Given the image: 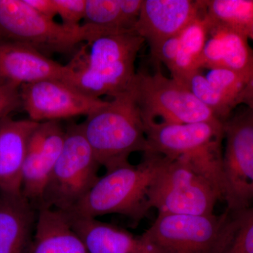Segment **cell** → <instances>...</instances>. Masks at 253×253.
I'll use <instances>...</instances> for the list:
<instances>
[{"label":"cell","instance_id":"1","mask_svg":"<svg viewBox=\"0 0 253 253\" xmlns=\"http://www.w3.org/2000/svg\"><path fill=\"white\" fill-rule=\"evenodd\" d=\"M145 42L134 31L101 35L86 43L69 63L66 83L84 94L111 98L129 91L136 76L135 62Z\"/></svg>","mask_w":253,"mask_h":253},{"label":"cell","instance_id":"2","mask_svg":"<svg viewBox=\"0 0 253 253\" xmlns=\"http://www.w3.org/2000/svg\"><path fill=\"white\" fill-rule=\"evenodd\" d=\"M144 123L148 145L146 153L184 163L206 179L224 201V123Z\"/></svg>","mask_w":253,"mask_h":253},{"label":"cell","instance_id":"3","mask_svg":"<svg viewBox=\"0 0 253 253\" xmlns=\"http://www.w3.org/2000/svg\"><path fill=\"white\" fill-rule=\"evenodd\" d=\"M138 165L130 163L106 172L70 212L76 217L94 218L110 214L126 216L134 225L148 214L149 191L166 158L144 153Z\"/></svg>","mask_w":253,"mask_h":253},{"label":"cell","instance_id":"4","mask_svg":"<svg viewBox=\"0 0 253 253\" xmlns=\"http://www.w3.org/2000/svg\"><path fill=\"white\" fill-rule=\"evenodd\" d=\"M81 126L98 162L106 172L129 163L133 153L148 151L142 115L131 88L108 101Z\"/></svg>","mask_w":253,"mask_h":253},{"label":"cell","instance_id":"5","mask_svg":"<svg viewBox=\"0 0 253 253\" xmlns=\"http://www.w3.org/2000/svg\"><path fill=\"white\" fill-rule=\"evenodd\" d=\"M113 33L81 25L69 27L36 12L24 0H0V41L26 44L42 54H67L81 43Z\"/></svg>","mask_w":253,"mask_h":253},{"label":"cell","instance_id":"6","mask_svg":"<svg viewBox=\"0 0 253 253\" xmlns=\"http://www.w3.org/2000/svg\"><path fill=\"white\" fill-rule=\"evenodd\" d=\"M235 213L210 215L161 214L141 234L160 253H224L230 242Z\"/></svg>","mask_w":253,"mask_h":253},{"label":"cell","instance_id":"7","mask_svg":"<svg viewBox=\"0 0 253 253\" xmlns=\"http://www.w3.org/2000/svg\"><path fill=\"white\" fill-rule=\"evenodd\" d=\"M100 167L81 124L68 126L62 151L46 184L39 209L70 212L96 184Z\"/></svg>","mask_w":253,"mask_h":253},{"label":"cell","instance_id":"8","mask_svg":"<svg viewBox=\"0 0 253 253\" xmlns=\"http://www.w3.org/2000/svg\"><path fill=\"white\" fill-rule=\"evenodd\" d=\"M219 200L217 191L203 176L168 158L149 191L150 208L161 214L210 215L214 214Z\"/></svg>","mask_w":253,"mask_h":253},{"label":"cell","instance_id":"9","mask_svg":"<svg viewBox=\"0 0 253 253\" xmlns=\"http://www.w3.org/2000/svg\"><path fill=\"white\" fill-rule=\"evenodd\" d=\"M131 90L144 122L157 118L171 123L219 121L187 88L163 76L160 69L153 74L138 71Z\"/></svg>","mask_w":253,"mask_h":253},{"label":"cell","instance_id":"10","mask_svg":"<svg viewBox=\"0 0 253 253\" xmlns=\"http://www.w3.org/2000/svg\"><path fill=\"white\" fill-rule=\"evenodd\" d=\"M223 154L227 210L239 212L253 207V113L240 110L224 123Z\"/></svg>","mask_w":253,"mask_h":253},{"label":"cell","instance_id":"11","mask_svg":"<svg viewBox=\"0 0 253 253\" xmlns=\"http://www.w3.org/2000/svg\"><path fill=\"white\" fill-rule=\"evenodd\" d=\"M21 106L29 119L38 123L86 116L108 101L84 94L63 81L46 80L20 87Z\"/></svg>","mask_w":253,"mask_h":253},{"label":"cell","instance_id":"12","mask_svg":"<svg viewBox=\"0 0 253 253\" xmlns=\"http://www.w3.org/2000/svg\"><path fill=\"white\" fill-rule=\"evenodd\" d=\"M66 136L59 121L40 123L28 145L22 169V194L39 209L43 194Z\"/></svg>","mask_w":253,"mask_h":253},{"label":"cell","instance_id":"13","mask_svg":"<svg viewBox=\"0 0 253 253\" xmlns=\"http://www.w3.org/2000/svg\"><path fill=\"white\" fill-rule=\"evenodd\" d=\"M204 11V0H143L134 31L149 44L150 54L180 34Z\"/></svg>","mask_w":253,"mask_h":253},{"label":"cell","instance_id":"14","mask_svg":"<svg viewBox=\"0 0 253 253\" xmlns=\"http://www.w3.org/2000/svg\"><path fill=\"white\" fill-rule=\"evenodd\" d=\"M71 73L69 64H60L31 46L0 41V86H21L46 80L66 82Z\"/></svg>","mask_w":253,"mask_h":253},{"label":"cell","instance_id":"15","mask_svg":"<svg viewBox=\"0 0 253 253\" xmlns=\"http://www.w3.org/2000/svg\"><path fill=\"white\" fill-rule=\"evenodd\" d=\"M38 211L22 192L0 191V253H28Z\"/></svg>","mask_w":253,"mask_h":253},{"label":"cell","instance_id":"16","mask_svg":"<svg viewBox=\"0 0 253 253\" xmlns=\"http://www.w3.org/2000/svg\"><path fill=\"white\" fill-rule=\"evenodd\" d=\"M40 123L31 119L0 121V191L22 192V169L31 136Z\"/></svg>","mask_w":253,"mask_h":253},{"label":"cell","instance_id":"17","mask_svg":"<svg viewBox=\"0 0 253 253\" xmlns=\"http://www.w3.org/2000/svg\"><path fill=\"white\" fill-rule=\"evenodd\" d=\"M66 214L89 253H160L142 236H134L119 226Z\"/></svg>","mask_w":253,"mask_h":253},{"label":"cell","instance_id":"18","mask_svg":"<svg viewBox=\"0 0 253 253\" xmlns=\"http://www.w3.org/2000/svg\"><path fill=\"white\" fill-rule=\"evenodd\" d=\"M206 21L208 33L203 53L202 69L223 68L252 76L253 49L250 46L249 37Z\"/></svg>","mask_w":253,"mask_h":253},{"label":"cell","instance_id":"19","mask_svg":"<svg viewBox=\"0 0 253 253\" xmlns=\"http://www.w3.org/2000/svg\"><path fill=\"white\" fill-rule=\"evenodd\" d=\"M28 253H89L73 230L67 214L51 209L38 210L36 231Z\"/></svg>","mask_w":253,"mask_h":253},{"label":"cell","instance_id":"20","mask_svg":"<svg viewBox=\"0 0 253 253\" xmlns=\"http://www.w3.org/2000/svg\"><path fill=\"white\" fill-rule=\"evenodd\" d=\"M204 13L179 35L175 59L168 68L176 81L202 69L203 53L208 33Z\"/></svg>","mask_w":253,"mask_h":253},{"label":"cell","instance_id":"21","mask_svg":"<svg viewBox=\"0 0 253 253\" xmlns=\"http://www.w3.org/2000/svg\"><path fill=\"white\" fill-rule=\"evenodd\" d=\"M208 23L250 36L253 27V0H204Z\"/></svg>","mask_w":253,"mask_h":253},{"label":"cell","instance_id":"22","mask_svg":"<svg viewBox=\"0 0 253 253\" xmlns=\"http://www.w3.org/2000/svg\"><path fill=\"white\" fill-rule=\"evenodd\" d=\"M177 82L187 88L221 122H225L237 106L234 101L215 89L201 71L191 73Z\"/></svg>","mask_w":253,"mask_h":253},{"label":"cell","instance_id":"23","mask_svg":"<svg viewBox=\"0 0 253 253\" xmlns=\"http://www.w3.org/2000/svg\"><path fill=\"white\" fill-rule=\"evenodd\" d=\"M84 24L108 32L129 31L126 27L120 0H86Z\"/></svg>","mask_w":253,"mask_h":253},{"label":"cell","instance_id":"24","mask_svg":"<svg viewBox=\"0 0 253 253\" xmlns=\"http://www.w3.org/2000/svg\"><path fill=\"white\" fill-rule=\"evenodd\" d=\"M234 213V231L224 253H253V207Z\"/></svg>","mask_w":253,"mask_h":253},{"label":"cell","instance_id":"25","mask_svg":"<svg viewBox=\"0 0 253 253\" xmlns=\"http://www.w3.org/2000/svg\"><path fill=\"white\" fill-rule=\"evenodd\" d=\"M57 14L62 24L69 27H78L84 20L86 0H54Z\"/></svg>","mask_w":253,"mask_h":253},{"label":"cell","instance_id":"26","mask_svg":"<svg viewBox=\"0 0 253 253\" xmlns=\"http://www.w3.org/2000/svg\"><path fill=\"white\" fill-rule=\"evenodd\" d=\"M20 87L15 84L0 86V121L21 106Z\"/></svg>","mask_w":253,"mask_h":253},{"label":"cell","instance_id":"27","mask_svg":"<svg viewBox=\"0 0 253 253\" xmlns=\"http://www.w3.org/2000/svg\"><path fill=\"white\" fill-rule=\"evenodd\" d=\"M38 14L54 20L55 16H58L57 9L54 0H24Z\"/></svg>","mask_w":253,"mask_h":253},{"label":"cell","instance_id":"28","mask_svg":"<svg viewBox=\"0 0 253 253\" xmlns=\"http://www.w3.org/2000/svg\"><path fill=\"white\" fill-rule=\"evenodd\" d=\"M244 104L253 113V73L241 93L239 105Z\"/></svg>","mask_w":253,"mask_h":253},{"label":"cell","instance_id":"29","mask_svg":"<svg viewBox=\"0 0 253 253\" xmlns=\"http://www.w3.org/2000/svg\"><path fill=\"white\" fill-rule=\"evenodd\" d=\"M249 39H252L253 41V27L252 31H251V34H250Z\"/></svg>","mask_w":253,"mask_h":253}]
</instances>
